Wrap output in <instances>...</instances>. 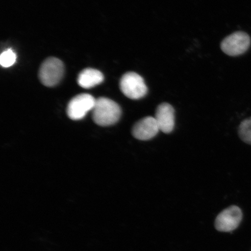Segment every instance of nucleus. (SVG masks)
<instances>
[{
  "mask_svg": "<svg viewBox=\"0 0 251 251\" xmlns=\"http://www.w3.org/2000/svg\"><path fill=\"white\" fill-rule=\"evenodd\" d=\"M92 112L94 122L101 126L115 124L122 114L120 106L117 102L104 97L96 100Z\"/></svg>",
  "mask_w": 251,
  "mask_h": 251,
  "instance_id": "obj_1",
  "label": "nucleus"
},
{
  "mask_svg": "<svg viewBox=\"0 0 251 251\" xmlns=\"http://www.w3.org/2000/svg\"><path fill=\"white\" fill-rule=\"evenodd\" d=\"M120 88L125 96L132 100L142 99L148 92L143 78L135 72H127L122 77Z\"/></svg>",
  "mask_w": 251,
  "mask_h": 251,
  "instance_id": "obj_2",
  "label": "nucleus"
},
{
  "mask_svg": "<svg viewBox=\"0 0 251 251\" xmlns=\"http://www.w3.org/2000/svg\"><path fill=\"white\" fill-rule=\"evenodd\" d=\"M64 73L63 62L56 58L52 57L44 61L39 71V78L44 85L52 87L61 80Z\"/></svg>",
  "mask_w": 251,
  "mask_h": 251,
  "instance_id": "obj_3",
  "label": "nucleus"
},
{
  "mask_svg": "<svg viewBox=\"0 0 251 251\" xmlns=\"http://www.w3.org/2000/svg\"><path fill=\"white\" fill-rule=\"evenodd\" d=\"M96 100L89 94H81L74 97L69 102L67 114L72 120L83 119L88 112L93 111Z\"/></svg>",
  "mask_w": 251,
  "mask_h": 251,
  "instance_id": "obj_4",
  "label": "nucleus"
},
{
  "mask_svg": "<svg viewBox=\"0 0 251 251\" xmlns=\"http://www.w3.org/2000/svg\"><path fill=\"white\" fill-rule=\"evenodd\" d=\"M250 37L243 31H237L226 37L221 43V49L225 54L230 56L243 54L249 49Z\"/></svg>",
  "mask_w": 251,
  "mask_h": 251,
  "instance_id": "obj_5",
  "label": "nucleus"
},
{
  "mask_svg": "<svg viewBox=\"0 0 251 251\" xmlns=\"http://www.w3.org/2000/svg\"><path fill=\"white\" fill-rule=\"evenodd\" d=\"M243 218L242 211L237 206H231L220 213L215 221V227L219 231L230 232L236 229Z\"/></svg>",
  "mask_w": 251,
  "mask_h": 251,
  "instance_id": "obj_6",
  "label": "nucleus"
},
{
  "mask_svg": "<svg viewBox=\"0 0 251 251\" xmlns=\"http://www.w3.org/2000/svg\"><path fill=\"white\" fill-rule=\"evenodd\" d=\"M155 120L159 130L164 133H170L175 125V109L168 103H162L157 107Z\"/></svg>",
  "mask_w": 251,
  "mask_h": 251,
  "instance_id": "obj_7",
  "label": "nucleus"
},
{
  "mask_svg": "<svg viewBox=\"0 0 251 251\" xmlns=\"http://www.w3.org/2000/svg\"><path fill=\"white\" fill-rule=\"evenodd\" d=\"M159 128L154 117H147L134 125L133 136L136 139L146 141L152 139L159 132Z\"/></svg>",
  "mask_w": 251,
  "mask_h": 251,
  "instance_id": "obj_8",
  "label": "nucleus"
},
{
  "mask_svg": "<svg viewBox=\"0 0 251 251\" xmlns=\"http://www.w3.org/2000/svg\"><path fill=\"white\" fill-rule=\"evenodd\" d=\"M104 79L101 72L95 69L87 68L80 72L77 78L78 85L84 89H90L99 85Z\"/></svg>",
  "mask_w": 251,
  "mask_h": 251,
  "instance_id": "obj_9",
  "label": "nucleus"
},
{
  "mask_svg": "<svg viewBox=\"0 0 251 251\" xmlns=\"http://www.w3.org/2000/svg\"><path fill=\"white\" fill-rule=\"evenodd\" d=\"M238 133L244 142L251 145V118L241 122Z\"/></svg>",
  "mask_w": 251,
  "mask_h": 251,
  "instance_id": "obj_10",
  "label": "nucleus"
},
{
  "mask_svg": "<svg viewBox=\"0 0 251 251\" xmlns=\"http://www.w3.org/2000/svg\"><path fill=\"white\" fill-rule=\"evenodd\" d=\"M17 59V55L11 49L5 50L0 56V64L2 67L8 68L13 65Z\"/></svg>",
  "mask_w": 251,
  "mask_h": 251,
  "instance_id": "obj_11",
  "label": "nucleus"
}]
</instances>
